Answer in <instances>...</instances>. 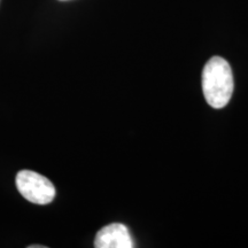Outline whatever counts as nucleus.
Wrapping results in <instances>:
<instances>
[{
  "label": "nucleus",
  "mask_w": 248,
  "mask_h": 248,
  "mask_svg": "<svg viewBox=\"0 0 248 248\" xmlns=\"http://www.w3.org/2000/svg\"><path fill=\"white\" fill-rule=\"evenodd\" d=\"M204 98L213 108H223L233 93V75L230 64L223 58L214 57L207 62L202 73Z\"/></svg>",
  "instance_id": "obj_1"
},
{
  "label": "nucleus",
  "mask_w": 248,
  "mask_h": 248,
  "mask_svg": "<svg viewBox=\"0 0 248 248\" xmlns=\"http://www.w3.org/2000/svg\"><path fill=\"white\" fill-rule=\"evenodd\" d=\"M16 187L21 195L35 204L51 203L55 198V187L48 178L31 170H21L16 175Z\"/></svg>",
  "instance_id": "obj_2"
},
{
  "label": "nucleus",
  "mask_w": 248,
  "mask_h": 248,
  "mask_svg": "<svg viewBox=\"0 0 248 248\" xmlns=\"http://www.w3.org/2000/svg\"><path fill=\"white\" fill-rule=\"evenodd\" d=\"M133 240L129 229L120 223L106 225L98 231L94 239L95 248H132Z\"/></svg>",
  "instance_id": "obj_3"
},
{
  "label": "nucleus",
  "mask_w": 248,
  "mask_h": 248,
  "mask_svg": "<svg viewBox=\"0 0 248 248\" xmlns=\"http://www.w3.org/2000/svg\"><path fill=\"white\" fill-rule=\"evenodd\" d=\"M29 248H45V246H39V245H31Z\"/></svg>",
  "instance_id": "obj_4"
},
{
  "label": "nucleus",
  "mask_w": 248,
  "mask_h": 248,
  "mask_svg": "<svg viewBox=\"0 0 248 248\" xmlns=\"http://www.w3.org/2000/svg\"><path fill=\"white\" fill-rule=\"evenodd\" d=\"M60 1H67V0H60Z\"/></svg>",
  "instance_id": "obj_5"
}]
</instances>
